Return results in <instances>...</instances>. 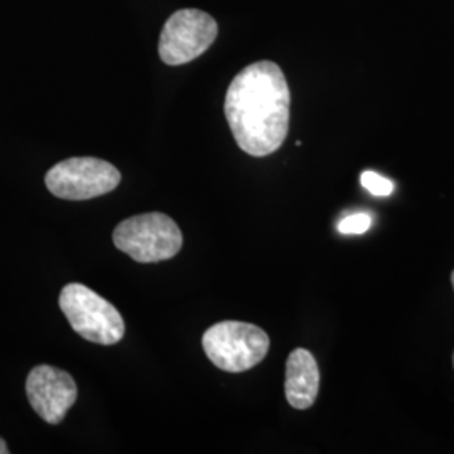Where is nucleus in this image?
<instances>
[{"label":"nucleus","instance_id":"f8f14e48","mask_svg":"<svg viewBox=\"0 0 454 454\" xmlns=\"http://www.w3.org/2000/svg\"><path fill=\"white\" fill-rule=\"evenodd\" d=\"M451 285H453V290H454V270H453V273H451Z\"/></svg>","mask_w":454,"mask_h":454},{"label":"nucleus","instance_id":"f03ea898","mask_svg":"<svg viewBox=\"0 0 454 454\" xmlns=\"http://www.w3.org/2000/svg\"><path fill=\"white\" fill-rule=\"evenodd\" d=\"M114 243L137 262H159L174 258L182 249V231L162 212L133 215L114 227Z\"/></svg>","mask_w":454,"mask_h":454},{"label":"nucleus","instance_id":"1a4fd4ad","mask_svg":"<svg viewBox=\"0 0 454 454\" xmlns=\"http://www.w3.org/2000/svg\"><path fill=\"white\" fill-rule=\"evenodd\" d=\"M360 184L364 185V189H367L373 195H390L394 191V184L389 179L379 176L372 170H365L360 176Z\"/></svg>","mask_w":454,"mask_h":454},{"label":"nucleus","instance_id":"ddd939ff","mask_svg":"<svg viewBox=\"0 0 454 454\" xmlns=\"http://www.w3.org/2000/svg\"><path fill=\"white\" fill-rule=\"evenodd\" d=\"M453 365H454V354H453Z\"/></svg>","mask_w":454,"mask_h":454},{"label":"nucleus","instance_id":"9b49d317","mask_svg":"<svg viewBox=\"0 0 454 454\" xmlns=\"http://www.w3.org/2000/svg\"><path fill=\"white\" fill-rule=\"evenodd\" d=\"M0 454H9V448H7V442L4 439L0 438Z\"/></svg>","mask_w":454,"mask_h":454},{"label":"nucleus","instance_id":"9d476101","mask_svg":"<svg viewBox=\"0 0 454 454\" xmlns=\"http://www.w3.org/2000/svg\"><path fill=\"white\" fill-rule=\"evenodd\" d=\"M372 226V217L369 214H352L339 223V232L341 234H364Z\"/></svg>","mask_w":454,"mask_h":454},{"label":"nucleus","instance_id":"39448f33","mask_svg":"<svg viewBox=\"0 0 454 454\" xmlns=\"http://www.w3.org/2000/svg\"><path fill=\"white\" fill-rule=\"evenodd\" d=\"M49 192L65 200H88L114 191L120 170L106 160L95 157H73L56 163L46 174Z\"/></svg>","mask_w":454,"mask_h":454},{"label":"nucleus","instance_id":"20e7f679","mask_svg":"<svg viewBox=\"0 0 454 454\" xmlns=\"http://www.w3.org/2000/svg\"><path fill=\"white\" fill-rule=\"evenodd\" d=\"M71 328L84 340L99 345H114L125 335V322L110 301L82 283H69L59 294Z\"/></svg>","mask_w":454,"mask_h":454},{"label":"nucleus","instance_id":"f257e3e1","mask_svg":"<svg viewBox=\"0 0 454 454\" xmlns=\"http://www.w3.org/2000/svg\"><path fill=\"white\" fill-rule=\"evenodd\" d=\"M290 86L281 67L260 61L244 67L227 88L224 114L239 148L253 157L276 152L290 130Z\"/></svg>","mask_w":454,"mask_h":454},{"label":"nucleus","instance_id":"423d86ee","mask_svg":"<svg viewBox=\"0 0 454 454\" xmlns=\"http://www.w3.org/2000/svg\"><path fill=\"white\" fill-rule=\"evenodd\" d=\"M217 22L207 12L182 9L168 17L159 43L165 65H187L211 48L217 37Z\"/></svg>","mask_w":454,"mask_h":454},{"label":"nucleus","instance_id":"0eeeda50","mask_svg":"<svg viewBox=\"0 0 454 454\" xmlns=\"http://www.w3.org/2000/svg\"><path fill=\"white\" fill-rule=\"evenodd\" d=\"M26 392L34 411L49 424L63 421L78 399L74 379L51 365L34 367L26 380Z\"/></svg>","mask_w":454,"mask_h":454},{"label":"nucleus","instance_id":"6e6552de","mask_svg":"<svg viewBox=\"0 0 454 454\" xmlns=\"http://www.w3.org/2000/svg\"><path fill=\"white\" fill-rule=\"evenodd\" d=\"M320 390V371L311 352L294 348L286 360L285 395L293 409L305 411L315 404Z\"/></svg>","mask_w":454,"mask_h":454},{"label":"nucleus","instance_id":"7ed1b4c3","mask_svg":"<svg viewBox=\"0 0 454 454\" xmlns=\"http://www.w3.org/2000/svg\"><path fill=\"white\" fill-rule=\"evenodd\" d=\"M202 347L217 369L224 372H246L268 356L270 337L256 325L221 322L206 330Z\"/></svg>","mask_w":454,"mask_h":454}]
</instances>
